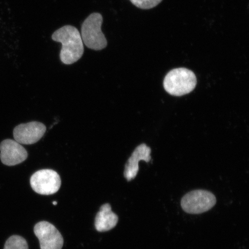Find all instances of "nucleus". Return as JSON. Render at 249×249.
Here are the masks:
<instances>
[{"mask_svg":"<svg viewBox=\"0 0 249 249\" xmlns=\"http://www.w3.org/2000/svg\"><path fill=\"white\" fill-rule=\"evenodd\" d=\"M52 39L61 43L60 57L62 63L71 65L82 58L84 53L83 42L79 30L75 27L67 25L56 30Z\"/></svg>","mask_w":249,"mask_h":249,"instance_id":"f257e3e1","label":"nucleus"},{"mask_svg":"<svg viewBox=\"0 0 249 249\" xmlns=\"http://www.w3.org/2000/svg\"><path fill=\"white\" fill-rule=\"evenodd\" d=\"M197 85V77L194 71L185 68H176L165 76L163 87L166 92L173 96H180L194 91Z\"/></svg>","mask_w":249,"mask_h":249,"instance_id":"f03ea898","label":"nucleus"},{"mask_svg":"<svg viewBox=\"0 0 249 249\" xmlns=\"http://www.w3.org/2000/svg\"><path fill=\"white\" fill-rule=\"evenodd\" d=\"M103 17L99 13L89 15L82 25L83 42L87 48L93 51H101L107 46V41L102 31Z\"/></svg>","mask_w":249,"mask_h":249,"instance_id":"7ed1b4c3","label":"nucleus"},{"mask_svg":"<svg viewBox=\"0 0 249 249\" xmlns=\"http://www.w3.org/2000/svg\"><path fill=\"white\" fill-rule=\"evenodd\" d=\"M216 203L215 196L213 193L204 190H196L188 193L183 196L180 202L183 210L189 214L204 213Z\"/></svg>","mask_w":249,"mask_h":249,"instance_id":"20e7f679","label":"nucleus"},{"mask_svg":"<svg viewBox=\"0 0 249 249\" xmlns=\"http://www.w3.org/2000/svg\"><path fill=\"white\" fill-rule=\"evenodd\" d=\"M31 188L37 194L53 195L58 191L61 185L60 176L56 171L44 169L36 171L30 178Z\"/></svg>","mask_w":249,"mask_h":249,"instance_id":"39448f33","label":"nucleus"},{"mask_svg":"<svg viewBox=\"0 0 249 249\" xmlns=\"http://www.w3.org/2000/svg\"><path fill=\"white\" fill-rule=\"evenodd\" d=\"M34 233L38 238L41 249H61L64 239L55 227L43 221L34 227Z\"/></svg>","mask_w":249,"mask_h":249,"instance_id":"423d86ee","label":"nucleus"},{"mask_svg":"<svg viewBox=\"0 0 249 249\" xmlns=\"http://www.w3.org/2000/svg\"><path fill=\"white\" fill-rule=\"evenodd\" d=\"M46 131L44 124L33 121L26 124H18L14 130L15 141L20 144H35L42 139Z\"/></svg>","mask_w":249,"mask_h":249,"instance_id":"0eeeda50","label":"nucleus"},{"mask_svg":"<svg viewBox=\"0 0 249 249\" xmlns=\"http://www.w3.org/2000/svg\"><path fill=\"white\" fill-rule=\"evenodd\" d=\"M0 158L2 163L8 166L20 164L28 158V152L15 140L6 139L0 143Z\"/></svg>","mask_w":249,"mask_h":249,"instance_id":"6e6552de","label":"nucleus"},{"mask_svg":"<svg viewBox=\"0 0 249 249\" xmlns=\"http://www.w3.org/2000/svg\"><path fill=\"white\" fill-rule=\"evenodd\" d=\"M151 149L145 144H140L135 149L124 168V177L127 181L135 178L139 172L140 160H144L148 163L151 160Z\"/></svg>","mask_w":249,"mask_h":249,"instance_id":"1a4fd4ad","label":"nucleus"},{"mask_svg":"<svg viewBox=\"0 0 249 249\" xmlns=\"http://www.w3.org/2000/svg\"><path fill=\"white\" fill-rule=\"evenodd\" d=\"M118 222V217L111 211L109 204L103 205L100 211L96 214L95 226L99 232L108 231L116 226Z\"/></svg>","mask_w":249,"mask_h":249,"instance_id":"9d476101","label":"nucleus"},{"mask_svg":"<svg viewBox=\"0 0 249 249\" xmlns=\"http://www.w3.org/2000/svg\"><path fill=\"white\" fill-rule=\"evenodd\" d=\"M4 249H29V246L26 239L21 236L13 235L6 241Z\"/></svg>","mask_w":249,"mask_h":249,"instance_id":"9b49d317","label":"nucleus"},{"mask_svg":"<svg viewBox=\"0 0 249 249\" xmlns=\"http://www.w3.org/2000/svg\"><path fill=\"white\" fill-rule=\"evenodd\" d=\"M132 4L140 9H150L160 4L162 0H129Z\"/></svg>","mask_w":249,"mask_h":249,"instance_id":"f8f14e48","label":"nucleus"},{"mask_svg":"<svg viewBox=\"0 0 249 249\" xmlns=\"http://www.w3.org/2000/svg\"><path fill=\"white\" fill-rule=\"evenodd\" d=\"M53 205H56L57 204V202L56 201H54L53 202Z\"/></svg>","mask_w":249,"mask_h":249,"instance_id":"ddd939ff","label":"nucleus"}]
</instances>
